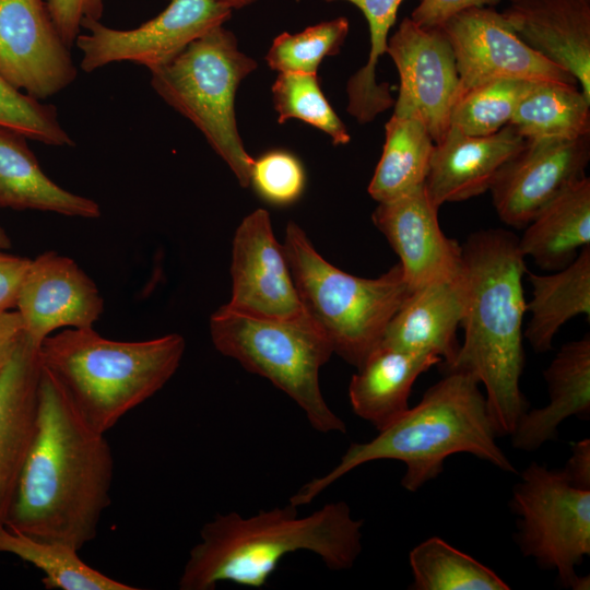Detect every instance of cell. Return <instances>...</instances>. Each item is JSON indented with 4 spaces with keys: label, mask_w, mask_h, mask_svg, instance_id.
Instances as JSON below:
<instances>
[{
    "label": "cell",
    "mask_w": 590,
    "mask_h": 590,
    "mask_svg": "<svg viewBox=\"0 0 590 590\" xmlns=\"http://www.w3.org/2000/svg\"><path fill=\"white\" fill-rule=\"evenodd\" d=\"M464 302L463 270L455 280L411 292L387 324L379 345L436 356L441 359V366L450 364L460 347L457 330Z\"/></svg>",
    "instance_id": "cell-21"
},
{
    "label": "cell",
    "mask_w": 590,
    "mask_h": 590,
    "mask_svg": "<svg viewBox=\"0 0 590 590\" xmlns=\"http://www.w3.org/2000/svg\"><path fill=\"white\" fill-rule=\"evenodd\" d=\"M362 527L344 502L304 517L291 503L250 517L217 514L203 524L178 588L213 590L224 581L261 588L280 562L298 551L315 553L331 570H346L362 552Z\"/></svg>",
    "instance_id": "cell-3"
},
{
    "label": "cell",
    "mask_w": 590,
    "mask_h": 590,
    "mask_svg": "<svg viewBox=\"0 0 590 590\" xmlns=\"http://www.w3.org/2000/svg\"><path fill=\"white\" fill-rule=\"evenodd\" d=\"M12 246V241L7 232L0 226V250H8Z\"/></svg>",
    "instance_id": "cell-43"
},
{
    "label": "cell",
    "mask_w": 590,
    "mask_h": 590,
    "mask_svg": "<svg viewBox=\"0 0 590 590\" xmlns=\"http://www.w3.org/2000/svg\"><path fill=\"white\" fill-rule=\"evenodd\" d=\"M413 590H508L489 567L438 536L413 547L409 554Z\"/></svg>",
    "instance_id": "cell-31"
},
{
    "label": "cell",
    "mask_w": 590,
    "mask_h": 590,
    "mask_svg": "<svg viewBox=\"0 0 590 590\" xmlns=\"http://www.w3.org/2000/svg\"><path fill=\"white\" fill-rule=\"evenodd\" d=\"M349 31V20L339 16L299 33H282L273 39L266 61L270 69L279 73L317 74L326 57L339 54Z\"/></svg>",
    "instance_id": "cell-34"
},
{
    "label": "cell",
    "mask_w": 590,
    "mask_h": 590,
    "mask_svg": "<svg viewBox=\"0 0 590 590\" xmlns=\"http://www.w3.org/2000/svg\"><path fill=\"white\" fill-rule=\"evenodd\" d=\"M371 219L399 256L411 292L461 274V245L441 231L438 208L432 203L425 186L378 203Z\"/></svg>",
    "instance_id": "cell-17"
},
{
    "label": "cell",
    "mask_w": 590,
    "mask_h": 590,
    "mask_svg": "<svg viewBox=\"0 0 590 590\" xmlns=\"http://www.w3.org/2000/svg\"><path fill=\"white\" fill-rule=\"evenodd\" d=\"M532 298L526 304L531 317L523 332L538 353L552 349L559 328L583 315L590 320V245L566 268L548 275L528 273Z\"/></svg>",
    "instance_id": "cell-26"
},
{
    "label": "cell",
    "mask_w": 590,
    "mask_h": 590,
    "mask_svg": "<svg viewBox=\"0 0 590 590\" xmlns=\"http://www.w3.org/2000/svg\"><path fill=\"white\" fill-rule=\"evenodd\" d=\"M502 13L529 47L569 72L590 101V0H511Z\"/></svg>",
    "instance_id": "cell-20"
},
{
    "label": "cell",
    "mask_w": 590,
    "mask_h": 590,
    "mask_svg": "<svg viewBox=\"0 0 590 590\" xmlns=\"http://www.w3.org/2000/svg\"><path fill=\"white\" fill-rule=\"evenodd\" d=\"M519 516L516 541L523 556L557 573L562 586L588 590L575 568L590 554V489L573 486L562 470L531 462L512 489Z\"/></svg>",
    "instance_id": "cell-9"
},
{
    "label": "cell",
    "mask_w": 590,
    "mask_h": 590,
    "mask_svg": "<svg viewBox=\"0 0 590 590\" xmlns=\"http://www.w3.org/2000/svg\"><path fill=\"white\" fill-rule=\"evenodd\" d=\"M47 9L64 44L72 48L84 19L99 20L103 0H46Z\"/></svg>",
    "instance_id": "cell-37"
},
{
    "label": "cell",
    "mask_w": 590,
    "mask_h": 590,
    "mask_svg": "<svg viewBox=\"0 0 590 590\" xmlns=\"http://www.w3.org/2000/svg\"><path fill=\"white\" fill-rule=\"evenodd\" d=\"M39 344L25 333L0 375V526L5 524L38 420Z\"/></svg>",
    "instance_id": "cell-18"
},
{
    "label": "cell",
    "mask_w": 590,
    "mask_h": 590,
    "mask_svg": "<svg viewBox=\"0 0 590 590\" xmlns=\"http://www.w3.org/2000/svg\"><path fill=\"white\" fill-rule=\"evenodd\" d=\"M590 245V179L583 177L550 201L519 238L524 257L543 270L558 271Z\"/></svg>",
    "instance_id": "cell-25"
},
{
    "label": "cell",
    "mask_w": 590,
    "mask_h": 590,
    "mask_svg": "<svg viewBox=\"0 0 590 590\" xmlns=\"http://www.w3.org/2000/svg\"><path fill=\"white\" fill-rule=\"evenodd\" d=\"M271 91L279 123L297 119L326 133L334 145L351 141L346 126L324 96L317 74L279 73Z\"/></svg>",
    "instance_id": "cell-33"
},
{
    "label": "cell",
    "mask_w": 590,
    "mask_h": 590,
    "mask_svg": "<svg viewBox=\"0 0 590 590\" xmlns=\"http://www.w3.org/2000/svg\"><path fill=\"white\" fill-rule=\"evenodd\" d=\"M434 148V140L418 119L392 114L367 188L370 197L378 203L387 202L425 186Z\"/></svg>",
    "instance_id": "cell-27"
},
{
    "label": "cell",
    "mask_w": 590,
    "mask_h": 590,
    "mask_svg": "<svg viewBox=\"0 0 590 590\" xmlns=\"http://www.w3.org/2000/svg\"><path fill=\"white\" fill-rule=\"evenodd\" d=\"M25 337L23 320L17 310L0 314V375L5 369Z\"/></svg>",
    "instance_id": "cell-40"
},
{
    "label": "cell",
    "mask_w": 590,
    "mask_h": 590,
    "mask_svg": "<svg viewBox=\"0 0 590 590\" xmlns=\"http://www.w3.org/2000/svg\"><path fill=\"white\" fill-rule=\"evenodd\" d=\"M232 10L214 0H169L155 17L132 30L108 27L84 19L86 30L75 40L80 67L92 72L106 64L131 61L154 71L176 58L189 44L224 25Z\"/></svg>",
    "instance_id": "cell-10"
},
{
    "label": "cell",
    "mask_w": 590,
    "mask_h": 590,
    "mask_svg": "<svg viewBox=\"0 0 590 590\" xmlns=\"http://www.w3.org/2000/svg\"><path fill=\"white\" fill-rule=\"evenodd\" d=\"M113 477L105 434L83 421L43 367L36 434L5 526L79 552L97 534Z\"/></svg>",
    "instance_id": "cell-1"
},
{
    "label": "cell",
    "mask_w": 590,
    "mask_h": 590,
    "mask_svg": "<svg viewBox=\"0 0 590 590\" xmlns=\"http://www.w3.org/2000/svg\"><path fill=\"white\" fill-rule=\"evenodd\" d=\"M437 364L441 359L436 356L378 345L350 381L353 412L378 432L384 429L409 409L416 378Z\"/></svg>",
    "instance_id": "cell-24"
},
{
    "label": "cell",
    "mask_w": 590,
    "mask_h": 590,
    "mask_svg": "<svg viewBox=\"0 0 590 590\" xmlns=\"http://www.w3.org/2000/svg\"><path fill=\"white\" fill-rule=\"evenodd\" d=\"M511 125L486 137L469 135L450 127L435 144L425 181L436 208L464 201L489 190L502 167L524 145Z\"/></svg>",
    "instance_id": "cell-19"
},
{
    "label": "cell",
    "mask_w": 590,
    "mask_h": 590,
    "mask_svg": "<svg viewBox=\"0 0 590 590\" xmlns=\"http://www.w3.org/2000/svg\"><path fill=\"white\" fill-rule=\"evenodd\" d=\"M232 296L226 306L266 319L291 320L305 314L290 264L276 241L269 213L257 209L237 227L232 251Z\"/></svg>",
    "instance_id": "cell-15"
},
{
    "label": "cell",
    "mask_w": 590,
    "mask_h": 590,
    "mask_svg": "<svg viewBox=\"0 0 590 590\" xmlns=\"http://www.w3.org/2000/svg\"><path fill=\"white\" fill-rule=\"evenodd\" d=\"M440 28L455 55L459 73L458 96L496 79L577 83L569 72L529 47L504 14L489 7L462 11Z\"/></svg>",
    "instance_id": "cell-11"
},
{
    "label": "cell",
    "mask_w": 590,
    "mask_h": 590,
    "mask_svg": "<svg viewBox=\"0 0 590 590\" xmlns=\"http://www.w3.org/2000/svg\"><path fill=\"white\" fill-rule=\"evenodd\" d=\"M257 67L239 49L234 33L222 25L151 71L156 94L200 130L244 188L249 187L253 158L238 131L235 98L240 83Z\"/></svg>",
    "instance_id": "cell-7"
},
{
    "label": "cell",
    "mask_w": 590,
    "mask_h": 590,
    "mask_svg": "<svg viewBox=\"0 0 590 590\" xmlns=\"http://www.w3.org/2000/svg\"><path fill=\"white\" fill-rule=\"evenodd\" d=\"M461 250L464 341L455 359L442 368L476 378L485 388L496 435H510L528 409L519 386L524 367L526 257L519 238L503 228L472 233Z\"/></svg>",
    "instance_id": "cell-2"
},
{
    "label": "cell",
    "mask_w": 590,
    "mask_h": 590,
    "mask_svg": "<svg viewBox=\"0 0 590 590\" xmlns=\"http://www.w3.org/2000/svg\"><path fill=\"white\" fill-rule=\"evenodd\" d=\"M306 177L300 161L286 151H270L253 158L250 182L257 193L275 205L295 202L303 193Z\"/></svg>",
    "instance_id": "cell-36"
},
{
    "label": "cell",
    "mask_w": 590,
    "mask_h": 590,
    "mask_svg": "<svg viewBox=\"0 0 590 590\" xmlns=\"http://www.w3.org/2000/svg\"><path fill=\"white\" fill-rule=\"evenodd\" d=\"M30 258L0 250V314L15 309Z\"/></svg>",
    "instance_id": "cell-39"
},
{
    "label": "cell",
    "mask_w": 590,
    "mask_h": 590,
    "mask_svg": "<svg viewBox=\"0 0 590 590\" xmlns=\"http://www.w3.org/2000/svg\"><path fill=\"white\" fill-rule=\"evenodd\" d=\"M567 481L580 489H590V439L571 444V456L562 470Z\"/></svg>",
    "instance_id": "cell-41"
},
{
    "label": "cell",
    "mask_w": 590,
    "mask_h": 590,
    "mask_svg": "<svg viewBox=\"0 0 590 590\" xmlns=\"http://www.w3.org/2000/svg\"><path fill=\"white\" fill-rule=\"evenodd\" d=\"M27 140L24 134L0 126V208L99 217L96 201L66 190L44 173Z\"/></svg>",
    "instance_id": "cell-23"
},
{
    "label": "cell",
    "mask_w": 590,
    "mask_h": 590,
    "mask_svg": "<svg viewBox=\"0 0 590 590\" xmlns=\"http://www.w3.org/2000/svg\"><path fill=\"white\" fill-rule=\"evenodd\" d=\"M70 49L45 0H0V75L16 90L44 101L76 78Z\"/></svg>",
    "instance_id": "cell-13"
},
{
    "label": "cell",
    "mask_w": 590,
    "mask_h": 590,
    "mask_svg": "<svg viewBox=\"0 0 590 590\" xmlns=\"http://www.w3.org/2000/svg\"><path fill=\"white\" fill-rule=\"evenodd\" d=\"M9 553L30 563L44 574L46 589L135 590L88 566L71 546L37 539L0 526V554Z\"/></svg>",
    "instance_id": "cell-29"
},
{
    "label": "cell",
    "mask_w": 590,
    "mask_h": 590,
    "mask_svg": "<svg viewBox=\"0 0 590 590\" xmlns=\"http://www.w3.org/2000/svg\"><path fill=\"white\" fill-rule=\"evenodd\" d=\"M480 382L463 371H445L422 400L379 430L367 442L352 444L340 462L323 476L304 484L290 502L302 506L353 469L375 460L391 459L405 464L401 485L415 492L437 477L445 460L470 453L504 472L516 469L498 447Z\"/></svg>",
    "instance_id": "cell-4"
},
{
    "label": "cell",
    "mask_w": 590,
    "mask_h": 590,
    "mask_svg": "<svg viewBox=\"0 0 590 590\" xmlns=\"http://www.w3.org/2000/svg\"><path fill=\"white\" fill-rule=\"evenodd\" d=\"M214 1L227 7L228 9L233 11L235 9H241V8L248 7L258 0H214Z\"/></svg>",
    "instance_id": "cell-42"
},
{
    "label": "cell",
    "mask_w": 590,
    "mask_h": 590,
    "mask_svg": "<svg viewBox=\"0 0 590 590\" xmlns=\"http://www.w3.org/2000/svg\"><path fill=\"white\" fill-rule=\"evenodd\" d=\"M535 82L519 79L486 81L460 94L452 107L450 127L486 137L510 122L520 101Z\"/></svg>",
    "instance_id": "cell-32"
},
{
    "label": "cell",
    "mask_w": 590,
    "mask_h": 590,
    "mask_svg": "<svg viewBox=\"0 0 590 590\" xmlns=\"http://www.w3.org/2000/svg\"><path fill=\"white\" fill-rule=\"evenodd\" d=\"M0 126L51 146H73L57 108L16 90L0 75Z\"/></svg>",
    "instance_id": "cell-35"
},
{
    "label": "cell",
    "mask_w": 590,
    "mask_h": 590,
    "mask_svg": "<svg viewBox=\"0 0 590 590\" xmlns=\"http://www.w3.org/2000/svg\"><path fill=\"white\" fill-rule=\"evenodd\" d=\"M550 401L526 411L512 433V446L532 451L557 436L559 424L569 416H590V335L564 344L544 370Z\"/></svg>",
    "instance_id": "cell-22"
},
{
    "label": "cell",
    "mask_w": 590,
    "mask_h": 590,
    "mask_svg": "<svg viewBox=\"0 0 590 590\" xmlns=\"http://www.w3.org/2000/svg\"><path fill=\"white\" fill-rule=\"evenodd\" d=\"M283 248L305 312L328 337L333 353L359 368L411 294L400 263L374 279L349 274L321 257L292 221Z\"/></svg>",
    "instance_id": "cell-6"
},
{
    "label": "cell",
    "mask_w": 590,
    "mask_h": 590,
    "mask_svg": "<svg viewBox=\"0 0 590 590\" xmlns=\"http://www.w3.org/2000/svg\"><path fill=\"white\" fill-rule=\"evenodd\" d=\"M589 160L590 135L526 140L489 188L498 217L524 228L550 201L586 176Z\"/></svg>",
    "instance_id": "cell-14"
},
{
    "label": "cell",
    "mask_w": 590,
    "mask_h": 590,
    "mask_svg": "<svg viewBox=\"0 0 590 590\" xmlns=\"http://www.w3.org/2000/svg\"><path fill=\"white\" fill-rule=\"evenodd\" d=\"M500 0H420L410 19L422 27H440L453 15L471 8L495 5Z\"/></svg>",
    "instance_id": "cell-38"
},
{
    "label": "cell",
    "mask_w": 590,
    "mask_h": 590,
    "mask_svg": "<svg viewBox=\"0 0 590 590\" xmlns=\"http://www.w3.org/2000/svg\"><path fill=\"white\" fill-rule=\"evenodd\" d=\"M345 1L361 10L365 16L370 39L368 60L346 84L347 113L359 123L373 121L380 113L393 106L388 83L379 84L376 68L386 54L389 32L404 0H324Z\"/></svg>",
    "instance_id": "cell-30"
},
{
    "label": "cell",
    "mask_w": 590,
    "mask_h": 590,
    "mask_svg": "<svg viewBox=\"0 0 590 590\" xmlns=\"http://www.w3.org/2000/svg\"><path fill=\"white\" fill-rule=\"evenodd\" d=\"M210 334L220 353L267 378L297 403L314 429L346 433L319 384V370L333 354L332 345L306 312L296 319L275 320L223 305L210 318Z\"/></svg>",
    "instance_id": "cell-8"
},
{
    "label": "cell",
    "mask_w": 590,
    "mask_h": 590,
    "mask_svg": "<svg viewBox=\"0 0 590 590\" xmlns=\"http://www.w3.org/2000/svg\"><path fill=\"white\" fill-rule=\"evenodd\" d=\"M186 347L177 333L116 341L94 328H64L39 346L43 367L93 429L106 434L128 412L161 390Z\"/></svg>",
    "instance_id": "cell-5"
},
{
    "label": "cell",
    "mask_w": 590,
    "mask_h": 590,
    "mask_svg": "<svg viewBox=\"0 0 590 590\" xmlns=\"http://www.w3.org/2000/svg\"><path fill=\"white\" fill-rule=\"evenodd\" d=\"M386 54L400 78L393 115L418 119L438 143L450 128L459 88L449 40L440 27H422L406 16L388 38Z\"/></svg>",
    "instance_id": "cell-12"
},
{
    "label": "cell",
    "mask_w": 590,
    "mask_h": 590,
    "mask_svg": "<svg viewBox=\"0 0 590 590\" xmlns=\"http://www.w3.org/2000/svg\"><path fill=\"white\" fill-rule=\"evenodd\" d=\"M15 310L26 335L40 345L57 330L92 328L104 311V299L73 259L45 251L31 260Z\"/></svg>",
    "instance_id": "cell-16"
},
{
    "label": "cell",
    "mask_w": 590,
    "mask_h": 590,
    "mask_svg": "<svg viewBox=\"0 0 590 590\" xmlns=\"http://www.w3.org/2000/svg\"><path fill=\"white\" fill-rule=\"evenodd\" d=\"M509 125L526 140L590 135V101L576 84L535 82L520 101Z\"/></svg>",
    "instance_id": "cell-28"
}]
</instances>
